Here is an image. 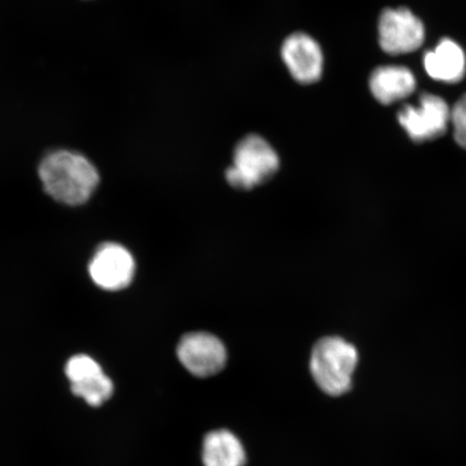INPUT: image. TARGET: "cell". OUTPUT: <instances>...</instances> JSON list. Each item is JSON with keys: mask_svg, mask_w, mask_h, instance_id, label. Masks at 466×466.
Listing matches in <instances>:
<instances>
[{"mask_svg": "<svg viewBox=\"0 0 466 466\" xmlns=\"http://www.w3.org/2000/svg\"><path fill=\"white\" fill-rule=\"evenodd\" d=\"M38 173L46 194L66 206L86 203L100 183L96 167L83 155L68 150L46 156Z\"/></svg>", "mask_w": 466, "mask_h": 466, "instance_id": "obj_1", "label": "cell"}, {"mask_svg": "<svg viewBox=\"0 0 466 466\" xmlns=\"http://www.w3.org/2000/svg\"><path fill=\"white\" fill-rule=\"evenodd\" d=\"M359 353L340 337H325L313 347L310 370L314 381L323 392L340 396L352 387Z\"/></svg>", "mask_w": 466, "mask_h": 466, "instance_id": "obj_2", "label": "cell"}, {"mask_svg": "<svg viewBox=\"0 0 466 466\" xmlns=\"http://www.w3.org/2000/svg\"><path fill=\"white\" fill-rule=\"evenodd\" d=\"M279 165V155L270 143L258 134H249L237 144L226 179L233 188L250 190L275 177Z\"/></svg>", "mask_w": 466, "mask_h": 466, "instance_id": "obj_3", "label": "cell"}, {"mask_svg": "<svg viewBox=\"0 0 466 466\" xmlns=\"http://www.w3.org/2000/svg\"><path fill=\"white\" fill-rule=\"evenodd\" d=\"M451 116L450 106L441 96L424 93L418 107L405 105L398 118L413 142L423 143L445 134Z\"/></svg>", "mask_w": 466, "mask_h": 466, "instance_id": "obj_4", "label": "cell"}, {"mask_svg": "<svg viewBox=\"0 0 466 466\" xmlns=\"http://www.w3.org/2000/svg\"><path fill=\"white\" fill-rule=\"evenodd\" d=\"M378 31L381 49L392 56L418 50L425 37L423 23L407 8L384 10Z\"/></svg>", "mask_w": 466, "mask_h": 466, "instance_id": "obj_5", "label": "cell"}, {"mask_svg": "<svg viewBox=\"0 0 466 466\" xmlns=\"http://www.w3.org/2000/svg\"><path fill=\"white\" fill-rule=\"evenodd\" d=\"M177 357L190 374L200 378L218 374L227 362L224 343L208 333L185 335L178 343Z\"/></svg>", "mask_w": 466, "mask_h": 466, "instance_id": "obj_6", "label": "cell"}, {"mask_svg": "<svg viewBox=\"0 0 466 466\" xmlns=\"http://www.w3.org/2000/svg\"><path fill=\"white\" fill-rule=\"evenodd\" d=\"M74 395L92 407H100L114 394L112 379L105 375L100 364L89 355L79 354L69 359L66 367Z\"/></svg>", "mask_w": 466, "mask_h": 466, "instance_id": "obj_7", "label": "cell"}, {"mask_svg": "<svg viewBox=\"0 0 466 466\" xmlns=\"http://www.w3.org/2000/svg\"><path fill=\"white\" fill-rule=\"evenodd\" d=\"M93 282L105 290L116 291L129 287L136 273V261L126 248L105 243L98 248L90 262Z\"/></svg>", "mask_w": 466, "mask_h": 466, "instance_id": "obj_8", "label": "cell"}, {"mask_svg": "<svg viewBox=\"0 0 466 466\" xmlns=\"http://www.w3.org/2000/svg\"><path fill=\"white\" fill-rule=\"evenodd\" d=\"M282 60L291 77L300 85H312L322 77L324 56L316 39L306 33H294L284 40Z\"/></svg>", "mask_w": 466, "mask_h": 466, "instance_id": "obj_9", "label": "cell"}, {"mask_svg": "<svg viewBox=\"0 0 466 466\" xmlns=\"http://www.w3.org/2000/svg\"><path fill=\"white\" fill-rule=\"evenodd\" d=\"M425 71L431 78L446 84H457L466 72V57L461 46L451 39H442L424 56Z\"/></svg>", "mask_w": 466, "mask_h": 466, "instance_id": "obj_10", "label": "cell"}, {"mask_svg": "<svg viewBox=\"0 0 466 466\" xmlns=\"http://www.w3.org/2000/svg\"><path fill=\"white\" fill-rule=\"evenodd\" d=\"M416 86L415 75L403 66L378 67L370 79L372 96L384 105L404 100L416 90Z\"/></svg>", "mask_w": 466, "mask_h": 466, "instance_id": "obj_11", "label": "cell"}, {"mask_svg": "<svg viewBox=\"0 0 466 466\" xmlns=\"http://www.w3.org/2000/svg\"><path fill=\"white\" fill-rule=\"evenodd\" d=\"M202 461L204 466H244L247 454L235 434L228 430H217L204 437Z\"/></svg>", "mask_w": 466, "mask_h": 466, "instance_id": "obj_12", "label": "cell"}, {"mask_svg": "<svg viewBox=\"0 0 466 466\" xmlns=\"http://www.w3.org/2000/svg\"><path fill=\"white\" fill-rule=\"evenodd\" d=\"M451 121L453 127L454 141L466 149V95L454 104Z\"/></svg>", "mask_w": 466, "mask_h": 466, "instance_id": "obj_13", "label": "cell"}]
</instances>
